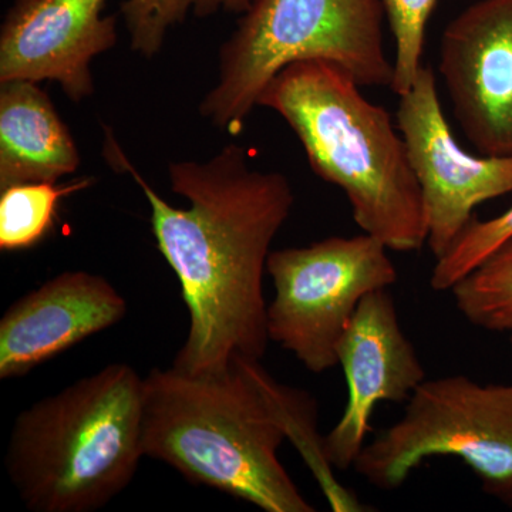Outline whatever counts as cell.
Returning <instances> with one entry per match:
<instances>
[{
  "instance_id": "1",
  "label": "cell",
  "mask_w": 512,
  "mask_h": 512,
  "mask_svg": "<svg viewBox=\"0 0 512 512\" xmlns=\"http://www.w3.org/2000/svg\"><path fill=\"white\" fill-rule=\"evenodd\" d=\"M103 156L146 195L158 251L180 282L190 322L173 367L217 375L238 357L261 360L271 342L266 265L295 205L288 177L252 167L247 148L228 144L210 160L168 165L171 190L190 204L181 208L144 180L109 128Z\"/></svg>"
},
{
  "instance_id": "2",
  "label": "cell",
  "mask_w": 512,
  "mask_h": 512,
  "mask_svg": "<svg viewBox=\"0 0 512 512\" xmlns=\"http://www.w3.org/2000/svg\"><path fill=\"white\" fill-rule=\"evenodd\" d=\"M360 87L338 63L303 60L276 74L258 107L279 114L316 175L345 192L357 227L390 251H420L426 208L406 143L389 111Z\"/></svg>"
},
{
  "instance_id": "3",
  "label": "cell",
  "mask_w": 512,
  "mask_h": 512,
  "mask_svg": "<svg viewBox=\"0 0 512 512\" xmlns=\"http://www.w3.org/2000/svg\"><path fill=\"white\" fill-rule=\"evenodd\" d=\"M285 440L271 406L237 362L217 375L171 366L144 376V456L191 484L265 512H315L279 460Z\"/></svg>"
},
{
  "instance_id": "4",
  "label": "cell",
  "mask_w": 512,
  "mask_h": 512,
  "mask_svg": "<svg viewBox=\"0 0 512 512\" xmlns=\"http://www.w3.org/2000/svg\"><path fill=\"white\" fill-rule=\"evenodd\" d=\"M143 380L111 363L20 412L5 468L32 512H93L133 483L143 460Z\"/></svg>"
},
{
  "instance_id": "5",
  "label": "cell",
  "mask_w": 512,
  "mask_h": 512,
  "mask_svg": "<svg viewBox=\"0 0 512 512\" xmlns=\"http://www.w3.org/2000/svg\"><path fill=\"white\" fill-rule=\"evenodd\" d=\"M384 16L380 0H251L221 46L201 116L235 136L276 74L303 60L338 63L362 87L392 86Z\"/></svg>"
},
{
  "instance_id": "6",
  "label": "cell",
  "mask_w": 512,
  "mask_h": 512,
  "mask_svg": "<svg viewBox=\"0 0 512 512\" xmlns=\"http://www.w3.org/2000/svg\"><path fill=\"white\" fill-rule=\"evenodd\" d=\"M403 417L366 443L356 473L377 490L402 487L426 458L453 456L483 490L512 507V384L457 375L424 380Z\"/></svg>"
},
{
  "instance_id": "7",
  "label": "cell",
  "mask_w": 512,
  "mask_h": 512,
  "mask_svg": "<svg viewBox=\"0 0 512 512\" xmlns=\"http://www.w3.org/2000/svg\"><path fill=\"white\" fill-rule=\"evenodd\" d=\"M389 251L365 232L272 251L266 265L275 288L268 303L271 342L315 375L338 366L340 339L360 302L399 279Z\"/></svg>"
},
{
  "instance_id": "8",
  "label": "cell",
  "mask_w": 512,
  "mask_h": 512,
  "mask_svg": "<svg viewBox=\"0 0 512 512\" xmlns=\"http://www.w3.org/2000/svg\"><path fill=\"white\" fill-rule=\"evenodd\" d=\"M396 120L423 194L427 247L437 261L478 205L512 192V158L471 156L458 146L429 66L421 67L412 89L400 96Z\"/></svg>"
},
{
  "instance_id": "9",
  "label": "cell",
  "mask_w": 512,
  "mask_h": 512,
  "mask_svg": "<svg viewBox=\"0 0 512 512\" xmlns=\"http://www.w3.org/2000/svg\"><path fill=\"white\" fill-rule=\"evenodd\" d=\"M439 73L470 143L512 158V0H477L448 23Z\"/></svg>"
},
{
  "instance_id": "10",
  "label": "cell",
  "mask_w": 512,
  "mask_h": 512,
  "mask_svg": "<svg viewBox=\"0 0 512 512\" xmlns=\"http://www.w3.org/2000/svg\"><path fill=\"white\" fill-rule=\"evenodd\" d=\"M338 362L348 386V402L326 434L325 447L335 470L346 471L355 466L366 446L377 404L407 402L427 379L389 289L369 293L360 302L340 339Z\"/></svg>"
},
{
  "instance_id": "11",
  "label": "cell",
  "mask_w": 512,
  "mask_h": 512,
  "mask_svg": "<svg viewBox=\"0 0 512 512\" xmlns=\"http://www.w3.org/2000/svg\"><path fill=\"white\" fill-rule=\"evenodd\" d=\"M107 0H15L0 29V83L45 80L73 103L94 93V57L117 43Z\"/></svg>"
},
{
  "instance_id": "12",
  "label": "cell",
  "mask_w": 512,
  "mask_h": 512,
  "mask_svg": "<svg viewBox=\"0 0 512 512\" xmlns=\"http://www.w3.org/2000/svg\"><path fill=\"white\" fill-rule=\"evenodd\" d=\"M128 303L104 276L66 271L13 302L0 319V379L30 372L113 328Z\"/></svg>"
},
{
  "instance_id": "13",
  "label": "cell",
  "mask_w": 512,
  "mask_h": 512,
  "mask_svg": "<svg viewBox=\"0 0 512 512\" xmlns=\"http://www.w3.org/2000/svg\"><path fill=\"white\" fill-rule=\"evenodd\" d=\"M82 164L79 148L39 83H0V191L59 183Z\"/></svg>"
},
{
  "instance_id": "14",
  "label": "cell",
  "mask_w": 512,
  "mask_h": 512,
  "mask_svg": "<svg viewBox=\"0 0 512 512\" xmlns=\"http://www.w3.org/2000/svg\"><path fill=\"white\" fill-rule=\"evenodd\" d=\"M237 362L259 392L271 406L276 420L281 424L286 440L301 454L302 460L312 471L316 483L325 495L330 510L335 512H366L372 511L370 505L362 503L355 491L339 483L335 476V467L330 464L326 454L325 436L318 429V403L315 397L305 390L295 389L279 383L269 375L261 365V360L238 357Z\"/></svg>"
},
{
  "instance_id": "15",
  "label": "cell",
  "mask_w": 512,
  "mask_h": 512,
  "mask_svg": "<svg viewBox=\"0 0 512 512\" xmlns=\"http://www.w3.org/2000/svg\"><path fill=\"white\" fill-rule=\"evenodd\" d=\"M90 184V178H83L67 184H18L0 191V249L35 247L52 231L60 200Z\"/></svg>"
},
{
  "instance_id": "16",
  "label": "cell",
  "mask_w": 512,
  "mask_h": 512,
  "mask_svg": "<svg viewBox=\"0 0 512 512\" xmlns=\"http://www.w3.org/2000/svg\"><path fill=\"white\" fill-rule=\"evenodd\" d=\"M458 312L476 328L512 333V239L451 288Z\"/></svg>"
},
{
  "instance_id": "17",
  "label": "cell",
  "mask_w": 512,
  "mask_h": 512,
  "mask_svg": "<svg viewBox=\"0 0 512 512\" xmlns=\"http://www.w3.org/2000/svg\"><path fill=\"white\" fill-rule=\"evenodd\" d=\"M249 3L251 0H126L120 12L131 50L153 59L163 50L171 30L188 16L208 18L220 12L242 15Z\"/></svg>"
},
{
  "instance_id": "18",
  "label": "cell",
  "mask_w": 512,
  "mask_h": 512,
  "mask_svg": "<svg viewBox=\"0 0 512 512\" xmlns=\"http://www.w3.org/2000/svg\"><path fill=\"white\" fill-rule=\"evenodd\" d=\"M512 239V205L491 220L474 217L450 249L437 259L430 276L436 292L451 291L457 282L470 274L501 245Z\"/></svg>"
},
{
  "instance_id": "19",
  "label": "cell",
  "mask_w": 512,
  "mask_h": 512,
  "mask_svg": "<svg viewBox=\"0 0 512 512\" xmlns=\"http://www.w3.org/2000/svg\"><path fill=\"white\" fill-rule=\"evenodd\" d=\"M384 15L389 20L396 46L393 60V83L390 86L397 96L412 89L421 67L424 39L437 0H380Z\"/></svg>"
},
{
  "instance_id": "20",
  "label": "cell",
  "mask_w": 512,
  "mask_h": 512,
  "mask_svg": "<svg viewBox=\"0 0 512 512\" xmlns=\"http://www.w3.org/2000/svg\"><path fill=\"white\" fill-rule=\"evenodd\" d=\"M510 342H511V348H512V333H511V339H510Z\"/></svg>"
}]
</instances>
